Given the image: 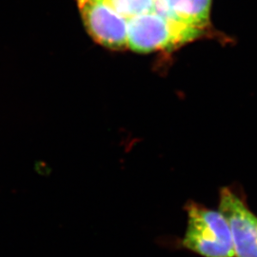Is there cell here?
Returning <instances> with one entry per match:
<instances>
[{"mask_svg":"<svg viewBox=\"0 0 257 257\" xmlns=\"http://www.w3.org/2000/svg\"><path fill=\"white\" fill-rule=\"evenodd\" d=\"M159 1H161V0H155V3H157V2H159Z\"/></svg>","mask_w":257,"mask_h":257,"instance_id":"52a82bcc","label":"cell"},{"mask_svg":"<svg viewBox=\"0 0 257 257\" xmlns=\"http://www.w3.org/2000/svg\"><path fill=\"white\" fill-rule=\"evenodd\" d=\"M84 26L92 39L110 50L128 48L127 19L107 0H76Z\"/></svg>","mask_w":257,"mask_h":257,"instance_id":"3957f363","label":"cell"},{"mask_svg":"<svg viewBox=\"0 0 257 257\" xmlns=\"http://www.w3.org/2000/svg\"><path fill=\"white\" fill-rule=\"evenodd\" d=\"M187 230L182 246L203 257H234L230 227L219 211L197 203L186 205Z\"/></svg>","mask_w":257,"mask_h":257,"instance_id":"7a4b0ae2","label":"cell"},{"mask_svg":"<svg viewBox=\"0 0 257 257\" xmlns=\"http://www.w3.org/2000/svg\"><path fill=\"white\" fill-rule=\"evenodd\" d=\"M211 0H161L156 3L160 15L193 27L206 29L210 23Z\"/></svg>","mask_w":257,"mask_h":257,"instance_id":"5b68a950","label":"cell"},{"mask_svg":"<svg viewBox=\"0 0 257 257\" xmlns=\"http://www.w3.org/2000/svg\"><path fill=\"white\" fill-rule=\"evenodd\" d=\"M128 49L139 54L175 50L204 34V29L193 27L169 19L156 11L127 20Z\"/></svg>","mask_w":257,"mask_h":257,"instance_id":"6da1fadb","label":"cell"},{"mask_svg":"<svg viewBox=\"0 0 257 257\" xmlns=\"http://www.w3.org/2000/svg\"><path fill=\"white\" fill-rule=\"evenodd\" d=\"M219 211L229 224L236 257H257V216L230 188L220 191Z\"/></svg>","mask_w":257,"mask_h":257,"instance_id":"277c9868","label":"cell"},{"mask_svg":"<svg viewBox=\"0 0 257 257\" xmlns=\"http://www.w3.org/2000/svg\"><path fill=\"white\" fill-rule=\"evenodd\" d=\"M121 17L128 19L156 11L155 0H107Z\"/></svg>","mask_w":257,"mask_h":257,"instance_id":"8992f818","label":"cell"}]
</instances>
